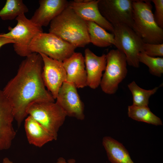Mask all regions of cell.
Returning a JSON list of instances; mask_svg holds the SVG:
<instances>
[{
  "instance_id": "obj_5",
  "label": "cell",
  "mask_w": 163,
  "mask_h": 163,
  "mask_svg": "<svg viewBox=\"0 0 163 163\" xmlns=\"http://www.w3.org/2000/svg\"><path fill=\"white\" fill-rule=\"evenodd\" d=\"M76 48L53 34L43 32L33 39L29 50L31 53H42L62 62L75 52Z\"/></svg>"
},
{
  "instance_id": "obj_19",
  "label": "cell",
  "mask_w": 163,
  "mask_h": 163,
  "mask_svg": "<svg viewBox=\"0 0 163 163\" xmlns=\"http://www.w3.org/2000/svg\"><path fill=\"white\" fill-rule=\"evenodd\" d=\"M90 43L101 47H105L115 45L114 36L112 33L106 30L95 23L86 21Z\"/></svg>"
},
{
  "instance_id": "obj_27",
  "label": "cell",
  "mask_w": 163,
  "mask_h": 163,
  "mask_svg": "<svg viewBox=\"0 0 163 163\" xmlns=\"http://www.w3.org/2000/svg\"><path fill=\"white\" fill-rule=\"evenodd\" d=\"M75 160L73 158H70L67 161L62 157H59L55 163H75Z\"/></svg>"
},
{
  "instance_id": "obj_24",
  "label": "cell",
  "mask_w": 163,
  "mask_h": 163,
  "mask_svg": "<svg viewBox=\"0 0 163 163\" xmlns=\"http://www.w3.org/2000/svg\"><path fill=\"white\" fill-rule=\"evenodd\" d=\"M150 56L155 57L163 56V43L159 44L144 43L143 51Z\"/></svg>"
},
{
  "instance_id": "obj_17",
  "label": "cell",
  "mask_w": 163,
  "mask_h": 163,
  "mask_svg": "<svg viewBox=\"0 0 163 163\" xmlns=\"http://www.w3.org/2000/svg\"><path fill=\"white\" fill-rule=\"evenodd\" d=\"M24 129L29 143L37 147H41L54 140L48 131L30 116L25 119Z\"/></svg>"
},
{
  "instance_id": "obj_23",
  "label": "cell",
  "mask_w": 163,
  "mask_h": 163,
  "mask_svg": "<svg viewBox=\"0 0 163 163\" xmlns=\"http://www.w3.org/2000/svg\"><path fill=\"white\" fill-rule=\"evenodd\" d=\"M138 60L147 65L149 72L152 74L160 77L163 73V58L162 57H152L148 56L143 51L138 55Z\"/></svg>"
},
{
  "instance_id": "obj_21",
  "label": "cell",
  "mask_w": 163,
  "mask_h": 163,
  "mask_svg": "<svg viewBox=\"0 0 163 163\" xmlns=\"http://www.w3.org/2000/svg\"><path fill=\"white\" fill-rule=\"evenodd\" d=\"M28 11L22 0H7L0 10V18L3 20H12Z\"/></svg>"
},
{
  "instance_id": "obj_15",
  "label": "cell",
  "mask_w": 163,
  "mask_h": 163,
  "mask_svg": "<svg viewBox=\"0 0 163 163\" xmlns=\"http://www.w3.org/2000/svg\"><path fill=\"white\" fill-rule=\"evenodd\" d=\"M39 6L30 19L34 23L42 27L51 21L69 5L66 0H40Z\"/></svg>"
},
{
  "instance_id": "obj_8",
  "label": "cell",
  "mask_w": 163,
  "mask_h": 163,
  "mask_svg": "<svg viewBox=\"0 0 163 163\" xmlns=\"http://www.w3.org/2000/svg\"><path fill=\"white\" fill-rule=\"evenodd\" d=\"M113 27L115 46L125 55L129 65L138 68L139 66L138 55L143 51L145 43L129 26L119 24Z\"/></svg>"
},
{
  "instance_id": "obj_25",
  "label": "cell",
  "mask_w": 163,
  "mask_h": 163,
  "mask_svg": "<svg viewBox=\"0 0 163 163\" xmlns=\"http://www.w3.org/2000/svg\"><path fill=\"white\" fill-rule=\"evenodd\" d=\"M155 6V11L153 14L155 20L160 27L163 28V0L151 1Z\"/></svg>"
},
{
  "instance_id": "obj_14",
  "label": "cell",
  "mask_w": 163,
  "mask_h": 163,
  "mask_svg": "<svg viewBox=\"0 0 163 163\" xmlns=\"http://www.w3.org/2000/svg\"><path fill=\"white\" fill-rule=\"evenodd\" d=\"M62 62L66 73V82L72 84L77 88L87 86L85 59L82 53L75 52Z\"/></svg>"
},
{
  "instance_id": "obj_3",
  "label": "cell",
  "mask_w": 163,
  "mask_h": 163,
  "mask_svg": "<svg viewBox=\"0 0 163 163\" xmlns=\"http://www.w3.org/2000/svg\"><path fill=\"white\" fill-rule=\"evenodd\" d=\"M150 0H133L132 29L145 43H163V29L156 23Z\"/></svg>"
},
{
  "instance_id": "obj_16",
  "label": "cell",
  "mask_w": 163,
  "mask_h": 163,
  "mask_svg": "<svg viewBox=\"0 0 163 163\" xmlns=\"http://www.w3.org/2000/svg\"><path fill=\"white\" fill-rule=\"evenodd\" d=\"M85 62L87 75V86L93 89L100 84L102 72L107 64L106 55L101 56L95 55L89 49L85 50Z\"/></svg>"
},
{
  "instance_id": "obj_7",
  "label": "cell",
  "mask_w": 163,
  "mask_h": 163,
  "mask_svg": "<svg viewBox=\"0 0 163 163\" xmlns=\"http://www.w3.org/2000/svg\"><path fill=\"white\" fill-rule=\"evenodd\" d=\"M107 64L100 85L102 91L108 94H114L119 84L127 72L125 55L118 49L111 50L106 54Z\"/></svg>"
},
{
  "instance_id": "obj_2",
  "label": "cell",
  "mask_w": 163,
  "mask_h": 163,
  "mask_svg": "<svg viewBox=\"0 0 163 163\" xmlns=\"http://www.w3.org/2000/svg\"><path fill=\"white\" fill-rule=\"evenodd\" d=\"M49 25V33L76 47H84L90 43L86 22L69 5Z\"/></svg>"
},
{
  "instance_id": "obj_26",
  "label": "cell",
  "mask_w": 163,
  "mask_h": 163,
  "mask_svg": "<svg viewBox=\"0 0 163 163\" xmlns=\"http://www.w3.org/2000/svg\"><path fill=\"white\" fill-rule=\"evenodd\" d=\"M10 43L13 44L14 41L11 39L0 36V48L4 45Z\"/></svg>"
},
{
  "instance_id": "obj_11",
  "label": "cell",
  "mask_w": 163,
  "mask_h": 163,
  "mask_svg": "<svg viewBox=\"0 0 163 163\" xmlns=\"http://www.w3.org/2000/svg\"><path fill=\"white\" fill-rule=\"evenodd\" d=\"M43 66L42 77L48 91L56 99L59 91L66 81V73L62 62L53 59L42 53Z\"/></svg>"
},
{
  "instance_id": "obj_6",
  "label": "cell",
  "mask_w": 163,
  "mask_h": 163,
  "mask_svg": "<svg viewBox=\"0 0 163 163\" xmlns=\"http://www.w3.org/2000/svg\"><path fill=\"white\" fill-rule=\"evenodd\" d=\"M16 25L13 27H9V31L0 34V36L14 41V51L19 56L27 57L32 53L29 46L32 40L38 34L43 32L42 27L28 19L25 14L21 15L15 19Z\"/></svg>"
},
{
  "instance_id": "obj_18",
  "label": "cell",
  "mask_w": 163,
  "mask_h": 163,
  "mask_svg": "<svg viewBox=\"0 0 163 163\" xmlns=\"http://www.w3.org/2000/svg\"><path fill=\"white\" fill-rule=\"evenodd\" d=\"M102 144L111 163H134L123 144L109 136L103 138Z\"/></svg>"
},
{
  "instance_id": "obj_13",
  "label": "cell",
  "mask_w": 163,
  "mask_h": 163,
  "mask_svg": "<svg viewBox=\"0 0 163 163\" xmlns=\"http://www.w3.org/2000/svg\"><path fill=\"white\" fill-rule=\"evenodd\" d=\"M99 0H76L69 2V6L86 21L94 22L113 34L114 27L101 14L98 7Z\"/></svg>"
},
{
  "instance_id": "obj_28",
  "label": "cell",
  "mask_w": 163,
  "mask_h": 163,
  "mask_svg": "<svg viewBox=\"0 0 163 163\" xmlns=\"http://www.w3.org/2000/svg\"><path fill=\"white\" fill-rule=\"evenodd\" d=\"M2 163H13L7 157L5 158L3 160Z\"/></svg>"
},
{
  "instance_id": "obj_20",
  "label": "cell",
  "mask_w": 163,
  "mask_h": 163,
  "mask_svg": "<svg viewBox=\"0 0 163 163\" xmlns=\"http://www.w3.org/2000/svg\"><path fill=\"white\" fill-rule=\"evenodd\" d=\"M128 110L129 117L134 120L155 125H162L161 119L151 111L148 106L133 104L128 107Z\"/></svg>"
},
{
  "instance_id": "obj_1",
  "label": "cell",
  "mask_w": 163,
  "mask_h": 163,
  "mask_svg": "<svg viewBox=\"0 0 163 163\" xmlns=\"http://www.w3.org/2000/svg\"><path fill=\"white\" fill-rule=\"evenodd\" d=\"M43 66L41 55L32 53L21 62L15 75L2 90L11 106L14 119L18 126L27 116V110L31 104L37 102H55L42 79Z\"/></svg>"
},
{
  "instance_id": "obj_9",
  "label": "cell",
  "mask_w": 163,
  "mask_h": 163,
  "mask_svg": "<svg viewBox=\"0 0 163 163\" xmlns=\"http://www.w3.org/2000/svg\"><path fill=\"white\" fill-rule=\"evenodd\" d=\"M133 0H99L98 7L102 15L113 26L125 24L132 28Z\"/></svg>"
},
{
  "instance_id": "obj_10",
  "label": "cell",
  "mask_w": 163,
  "mask_h": 163,
  "mask_svg": "<svg viewBox=\"0 0 163 163\" xmlns=\"http://www.w3.org/2000/svg\"><path fill=\"white\" fill-rule=\"evenodd\" d=\"M56 102L67 116L82 120L85 118L84 105L81 100L77 88L72 84L65 82L59 91Z\"/></svg>"
},
{
  "instance_id": "obj_12",
  "label": "cell",
  "mask_w": 163,
  "mask_h": 163,
  "mask_svg": "<svg viewBox=\"0 0 163 163\" xmlns=\"http://www.w3.org/2000/svg\"><path fill=\"white\" fill-rule=\"evenodd\" d=\"M14 119L11 106L0 89V151L9 149L16 132L13 127Z\"/></svg>"
},
{
  "instance_id": "obj_4",
  "label": "cell",
  "mask_w": 163,
  "mask_h": 163,
  "mask_svg": "<svg viewBox=\"0 0 163 163\" xmlns=\"http://www.w3.org/2000/svg\"><path fill=\"white\" fill-rule=\"evenodd\" d=\"M27 115L40 124L56 140L60 128L67 116L56 102H37L31 104L27 110Z\"/></svg>"
},
{
  "instance_id": "obj_22",
  "label": "cell",
  "mask_w": 163,
  "mask_h": 163,
  "mask_svg": "<svg viewBox=\"0 0 163 163\" xmlns=\"http://www.w3.org/2000/svg\"><path fill=\"white\" fill-rule=\"evenodd\" d=\"M133 96V105L139 106H148L150 97L154 94L159 87L146 90L139 87L133 81L128 85Z\"/></svg>"
}]
</instances>
